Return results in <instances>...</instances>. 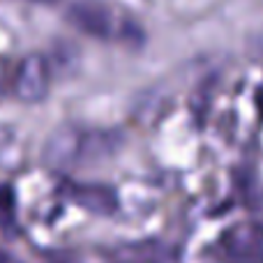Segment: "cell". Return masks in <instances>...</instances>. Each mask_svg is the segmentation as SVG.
Returning a JSON list of instances; mask_svg holds the SVG:
<instances>
[{"instance_id": "cell-1", "label": "cell", "mask_w": 263, "mask_h": 263, "mask_svg": "<svg viewBox=\"0 0 263 263\" xmlns=\"http://www.w3.org/2000/svg\"><path fill=\"white\" fill-rule=\"evenodd\" d=\"M116 148V139L106 132H86V129H60L51 136L46 145V162L51 166H83L95 164L111 155Z\"/></svg>"}, {"instance_id": "cell-2", "label": "cell", "mask_w": 263, "mask_h": 263, "mask_svg": "<svg viewBox=\"0 0 263 263\" xmlns=\"http://www.w3.org/2000/svg\"><path fill=\"white\" fill-rule=\"evenodd\" d=\"M67 21L95 40H141L139 28L120 23L116 12L102 0H74L67 9Z\"/></svg>"}, {"instance_id": "cell-3", "label": "cell", "mask_w": 263, "mask_h": 263, "mask_svg": "<svg viewBox=\"0 0 263 263\" xmlns=\"http://www.w3.org/2000/svg\"><path fill=\"white\" fill-rule=\"evenodd\" d=\"M213 254L222 263H263V227L240 222L219 236Z\"/></svg>"}, {"instance_id": "cell-4", "label": "cell", "mask_w": 263, "mask_h": 263, "mask_svg": "<svg viewBox=\"0 0 263 263\" xmlns=\"http://www.w3.org/2000/svg\"><path fill=\"white\" fill-rule=\"evenodd\" d=\"M51 67L46 58L32 53L18 63L14 72V95L23 102H40L49 90Z\"/></svg>"}, {"instance_id": "cell-5", "label": "cell", "mask_w": 263, "mask_h": 263, "mask_svg": "<svg viewBox=\"0 0 263 263\" xmlns=\"http://www.w3.org/2000/svg\"><path fill=\"white\" fill-rule=\"evenodd\" d=\"M65 194L72 199V203H77L79 208H83L86 213L102 215L109 217L118 210V194L114 187L100 185V182H69L65 187Z\"/></svg>"}, {"instance_id": "cell-6", "label": "cell", "mask_w": 263, "mask_h": 263, "mask_svg": "<svg viewBox=\"0 0 263 263\" xmlns=\"http://www.w3.org/2000/svg\"><path fill=\"white\" fill-rule=\"evenodd\" d=\"M16 224V203L9 187H0V227L5 231H12Z\"/></svg>"}, {"instance_id": "cell-7", "label": "cell", "mask_w": 263, "mask_h": 263, "mask_svg": "<svg viewBox=\"0 0 263 263\" xmlns=\"http://www.w3.org/2000/svg\"><path fill=\"white\" fill-rule=\"evenodd\" d=\"M0 263H21V261L14 259V256L9 254L7 250H3V247H0Z\"/></svg>"}, {"instance_id": "cell-8", "label": "cell", "mask_w": 263, "mask_h": 263, "mask_svg": "<svg viewBox=\"0 0 263 263\" xmlns=\"http://www.w3.org/2000/svg\"><path fill=\"white\" fill-rule=\"evenodd\" d=\"M32 3H44V5H49V3H55V0H32Z\"/></svg>"}, {"instance_id": "cell-9", "label": "cell", "mask_w": 263, "mask_h": 263, "mask_svg": "<svg viewBox=\"0 0 263 263\" xmlns=\"http://www.w3.org/2000/svg\"><path fill=\"white\" fill-rule=\"evenodd\" d=\"M118 263H148V261H118Z\"/></svg>"}, {"instance_id": "cell-10", "label": "cell", "mask_w": 263, "mask_h": 263, "mask_svg": "<svg viewBox=\"0 0 263 263\" xmlns=\"http://www.w3.org/2000/svg\"><path fill=\"white\" fill-rule=\"evenodd\" d=\"M0 86H3V81H0Z\"/></svg>"}]
</instances>
